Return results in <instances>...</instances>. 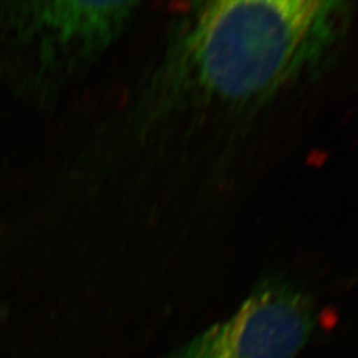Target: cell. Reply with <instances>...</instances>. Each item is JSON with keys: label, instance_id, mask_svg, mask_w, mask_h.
Returning a JSON list of instances; mask_svg holds the SVG:
<instances>
[{"label": "cell", "instance_id": "obj_1", "mask_svg": "<svg viewBox=\"0 0 358 358\" xmlns=\"http://www.w3.org/2000/svg\"><path fill=\"white\" fill-rule=\"evenodd\" d=\"M350 16L344 1L195 3L161 66V105L217 125L247 121L324 64Z\"/></svg>", "mask_w": 358, "mask_h": 358}, {"label": "cell", "instance_id": "obj_2", "mask_svg": "<svg viewBox=\"0 0 358 358\" xmlns=\"http://www.w3.org/2000/svg\"><path fill=\"white\" fill-rule=\"evenodd\" d=\"M315 325L310 296L285 276H267L227 319L167 358H296Z\"/></svg>", "mask_w": 358, "mask_h": 358}, {"label": "cell", "instance_id": "obj_3", "mask_svg": "<svg viewBox=\"0 0 358 358\" xmlns=\"http://www.w3.org/2000/svg\"><path fill=\"white\" fill-rule=\"evenodd\" d=\"M134 4L122 1H38L13 11L17 36L29 40L41 65L85 62L105 50L131 16Z\"/></svg>", "mask_w": 358, "mask_h": 358}]
</instances>
